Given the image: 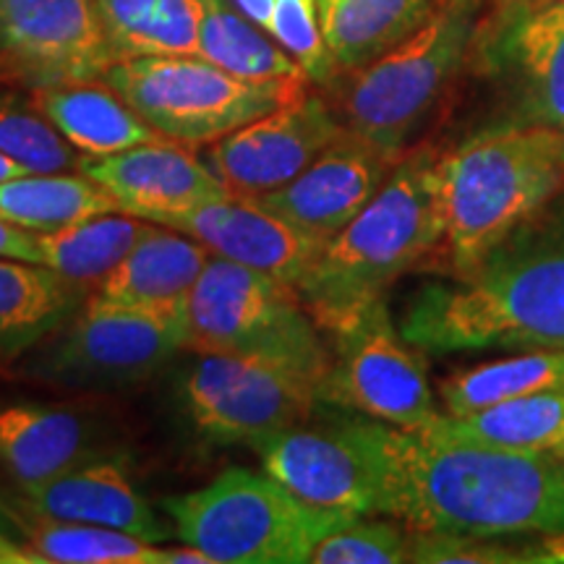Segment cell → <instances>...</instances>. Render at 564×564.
Wrapping results in <instances>:
<instances>
[{
	"mask_svg": "<svg viewBox=\"0 0 564 564\" xmlns=\"http://www.w3.org/2000/svg\"><path fill=\"white\" fill-rule=\"evenodd\" d=\"M544 6H564V0H494L491 11H533Z\"/></svg>",
	"mask_w": 564,
	"mask_h": 564,
	"instance_id": "ab89813d",
	"label": "cell"
},
{
	"mask_svg": "<svg viewBox=\"0 0 564 564\" xmlns=\"http://www.w3.org/2000/svg\"><path fill=\"white\" fill-rule=\"evenodd\" d=\"M188 348L186 301L162 308L84 306L40 358L37 371L68 384H121Z\"/></svg>",
	"mask_w": 564,
	"mask_h": 564,
	"instance_id": "7c38bea8",
	"label": "cell"
},
{
	"mask_svg": "<svg viewBox=\"0 0 564 564\" xmlns=\"http://www.w3.org/2000/svg\"><path fill=\"white\" fill-rule=\"evenodd\" d=\"M162 564H215L202 549L183 546V549H162Z\"/></svg>",
	"mask_w": 564,
	"mask_h": 564,
	"instance_id": "74e56055",
	"label": "cell"
},
{
	"mask_svg": "<svg viewBox=\"0 0 564 564\" xmlns=\"http://www.w3.org/2000/svg\"><path fill=\"white\" fill-rule=\"evenodd\" d=\"M0 152L30 173H61L74 162L61 131L47 118L17 108H0Z\"/></svg>",
	"mask_w": 564,
	"mask_h": 564,
	"instance_id": "836d02e7",
	"label": "cell"
},
{
	"mask_svg": "<svg viewBox=\"0 0 564 564\" xmlns=\"http://www.w3.org/2000/svg\"><path fill=\"white\" fill-rule=\"evenodd\" d=\"M564 390V350H514L474 369L442 379L440 400L447 415H468L539 392Z\"/></svg>",
	"mask_w": 564,
	"mask_h": 564,
	"instance_id": "83f0119b",
	"label": "cell"
},
{
	"mask_svg": "<svg viewBox=\"0 0 564 564\" xmlns=\"http://www.w3.org/2000/svg\"><path fill=\"white\" fill-rule=\"evenodd\" d=\"M314 564H400L411 562V531L384 520L356 518L316 544Z\"/></svg>",
	"mask_w": 564,
	"mask_h": 564,
	"instance_id": "1f68e13d",
	"label": "cell"
},
{
	"mask_svg": "<svg viewBox=\"0 0 564 564\" xmlns=\"http://www.w3.org/2000/svg\"><path fill=\"white\" fill-rule=\"evenodd\" d=\"M150 223L186 232L215 257L251 267L293 288L312 270L324 249L319 238L295 228L257 199L236 194L188 209L160 212L150 217Z\"/></svg>",
	"mask_w": 564,
	"mask_h": 564,
	"instance_id": "2e32d148",
	"label": "cell"
},
{
	"mask_svg": "<svg viewBox=\"0 0 564 564\" xmlns=\"http://www.w3.org/2000/svg\"><path fill=\"white\" fill-rule=\"evenodd\" d=\"M79 171L100 183L121 212L141 220L230 196L209 165L171 139L144 141L108 158H87L79 162Z\"/></svg>",
	"mask_w": 564,
	"mask_h": 564,
	"instance_id": "ac0fdd59",
	"label": "cell"
},
{
	"mask_svg": "<svg viewBox=\"0 0 564 564\" xmlns=\"http://www.w3.org/2000/svg\"><path fill=\"white\" fill-rule=\"evenodd\" d=\"M74 306V282L45 264L0 257V364L51 337Z\"/></svg>",
	"mask_w": 564,
	"mask_h": 564,
	"instance_id": "7402d4cb",
	"label": "cell"
},
{
	"mask_svg": "<svg viewBox=\"0 0 564 564\" xmlns=\"http://www.w3.org/2000/svg\"><path fill=\"white\" fill-rule=\"evenodd\" d=\"M183 544L215 564H303L322 539L361 514L303 502L270 474L225 470L209 486L165 499Z\"/></svg>",
	"mask_w": 564,
	"mask_h": 564,
	"instance_id": "5b68a950",
	"label": "cell"
},
{
	"mask_svg": "<svg viewBox=\"0 0 564 564\" xmlns=\"http://www.w3.org/2000/svg\"><path fill=\"white\" fill-rule=\"evenodd\" d=\"M343 133L345 123L319 97L301 95L217 139L207 152V165L230 194L257 199L291 183Z\"/></svg>",
	"mask_w": 564,
	"mask_h": 564,
	"instance_id": "5bb4252c",
	"label": "cell"
},
{
	"mask_svg": "<svg viewBox=\"0 0 564 564\" xmlns=\"http://www.w3.org/2000/svg\"><path fill=\"white\" fill-rule=\"evenodd\" d=\"M476 53L507 89L512 121L564 131V6L491 11Z\"/></svg>",
	"mask_w": 564,
	"mask_h": 564,
	"instance_id": "9a60e30c",
	"label": "cell"
},
{
	"mask_svg": "<svg viewBox=\"0 0 564 564\" xmlns=\"http://www.w3.org/2000/svg\"><path fill=\"white\" fill-rule=\"evenodd\" d=\"M183 400L207 440L257 444L306 421L322 403V379L272 358L202 352L186 373Z\"/></svg>",
	"mask_w": 564,
	"mask_h": 564,
	"instance_id": "9c48e42d",
	"label": "cell"
},
{
	"mask_svg": "<svg viewBox=\"0 0 564 564\" xmlns=\"http://www.w3.org/2000/svg\"><path fill=\"white\" fill-rule=\"evenodd\" d=\"M150 228V220L126 215V212H110V215L89 217L68 228L40 232L42 264L74 285L97 288Z\"/></svg>",
	"mask_w": 564,
	"mask_h": 564,
	"instance_id": "f546056e",
	"label": "cell"
},
{
	"mask_svg": "<svg viewBox=\"0 0 564 564\" xmlns=\"http://www.w3.org/2000/svg\"><path fill=\"white\" fill-rule=\"evenodd\" d=\"M0 562H37V556L32 554V549H24L0 531Z\"/></svg>",
	"mask_w": 564,
	"mask_h": 564,
	"instance_id": "f35d334b",
	"label": "cell"
},
{
	"mask_svg": "<svg viewBox=\"0 0 564 564\" xmlns=\"http://www.w3.org/2000/svg\"><path fill=\"white\" fill-rule=\"evenodd\" d=\"M102 82L162 139L186 147L228 137L306 95V84L246 82L199 55L118 61Z\"/></svg>",
	"mask_w": 564,
	"mask_h": 564,
	"instance_id": "ba28073f",
	"label": "cell"
},
{
	"mask_svg": "<svg viewBox=\"0 0 564 564\" xmlns=\"http://www.w3.org/2000/svg\"><path fill=\"white\" fill-rule=\"evenodd\" d=\"M316 3H322V0H316Z\"/></svg>",
	"mask_w": 564,
	"mask_h": 564,
	"instance_id": "7bdbcfd3",
	"label": "cell"
},
{
	"mask_svg": "<svg viewBox=\"0 0 564 564\" xmlns=\"http://www.w3.org/2000/svg\"><path fill=\"white\" fill-rule=\"evenodd\" d=\"M0 257L42 264L40 232L19 228V225H13L0 217Z\"/></svg>",
	"mask_w": 564,
	"mask_h": 564,
	"instance_id": "d590c367",
	"label": "cell"
},
{
	"mask_svg": "<svg viewBox=\"0 0 564 564\" xmlns=\"http://www.w3.org/2000/svg\"><path fill=\"white\" fill-rule=\"evenodd\" d=\"M434 0H322L319 21L335 66L358 70L413 34Z\"/></svg>",
	"mask_w": 564,
	"mask_h": 564,
	"instance_id": "cb8c5ba5",
	"label": "cell"
},
{
	"mask_svg": "<svg viewBox=\"0 0 564 564\" xmlns=\"http://www.w3.org/2000/svg\"><path fill=\"white\" fill-rule=\"evenodd\" d=\"M267 32L299 61L308 79H333L337 66L327 51V42H324L316 0H274L272 21Z\"/></svg>",
	"mask_w": 564,
	"mask_h": 564,
	"instance_id": "d6a6232c",
	"label": "cell"
},
{
	"mask_svg": "<svg viewBox=\"0 0 564 564\" xmlns=\"http://www.w3.org/2000/svg\"><path fill=\"white\" fill-rule=\"evenodd\" d=\"M40 108L61 137L87 158H108L160 137L110 87H91L89 82L47 87Z\"/></svg>",
	"mask_w": 564,
	"mask_h": 564,
	"instance_id": "603a6c76",
	"label": "cell"
},
{
	"mask_svg": "<svg viewBox=\"0 0 564 564\" xmlns=\"http://www.w3.org/2000/svg\"><path fill=\"white\" fill-rule=\"evenodd\" d=\"M333 335V364L322 384V403H333L398 429H421L440 411L426 364L392 322L379 299Z\"/></svg>",
	"mask_w": 564,
	"mask_h": 564,
	"instance_id": "30bf717a",
	"label": "cell"
},
{
	"mask_svg": "<svg viewBox=\"0 0 564 564\" xmlns=\"http://www.w3.org/2000/svg\"><path fill=\"white\" fill-rule=\"evenodd\" d=\"M24 497L34 518L116 528L150 544L171 535L116 460L95 457L37 489L24 491Z\"/></svg>",
	"mask_w": 564,
	"mask_h": 564,
	"instance_id": "d6986e66",
	"label": "cell"
},
{
	"mask_svg": "<svg viewBox=\"0 0 564 564\" xmlns=\"http://www.w3.org/2000/svg\"><path fill=\"white\" fill-rule=\"evenodd\" d=\"M37 562L55 564H162V546L116 528L34 518L26 528Z\"/></svg>",
	"mask_w": 564,
	"mask_h": 564,
	"instance_id": "4dcf8cb0",
	"label": "cell"
},
{
	"mask_svg": "<svg viewBox=\"0 0 564 564\" xmlns=\"http://www.w3.org/2000/svg\"><path fill=\"white\" fill-rule=\"evenodd\" d=\"M232 3L241 9L246 17H249L253 24H259L262 30H267L272 21V11H274V0H232Z\"/></svg>",
	"mask_w": 564,
	"mask_h": 564,
	"instance_id": "8d00e7d4",
	"label": "cell"
},
{
	"mask_svg": "<svg viewBox=\"0 0 564 564\" xmlns=\"http://www.w3.org/2000/svg\"><path fill=\"white\" fill-rule=\"evenodd\" d=\"M394 165V154L345 129L306 171L257 202L327 243L373 199Z\"/></svg>",
	"mask_w": 564,
	"mask_h": 564,
	"instance_id": "e0dca14e",
	"label": "cell"
},
{
	"mask_svg": "<svg viewBox=\"0 0 564 564\" xmlns=\"http://www.w3.org/2000/svg\"><path fill=\"white\" fill-rule=\"evenodd\" d=\"M442 249L463 274L564 186V131L505 121L434 162Z\"/></svg>",
	"mask_w": 564,
	"mask_h": 564,
	"instance_id": "3957f363",
	"label": "cell"
},
{
	"mask_svg": "<svg viewBox=\"0 0 564 564\" xmlns=\"http://www.w3.org/2000/svg\"><path fill=\"white\" fill-rule=\"evenodd\" d=\"M0 61L37 87L102 79L112 66L95 0H0Z\"/></svg>",
	"mask_w": 564,
	"mask_h": 564,
	"instance_id": "4fadbf2b",
	"label": "cell"
},
{
	"mask_svg": "<svg viewBox=\"0 0 564 564\" xmlns=\"http://www.w3.org/2000/svg\"><path fill=\"white\" fill-rule=\"evenodd\" d=\"M400 333L419 350H564V186L474 270L423 285Z\"/></svg>",
	"mask_w": 564,
	"mask_h": 564,
	"instance_id": "7a4b0ae2",
	"label": "cell"
},
{
	"mask_svg": "<svg viewBox=\"0 0 564 564\" xmlns=\"http://www.w3.org/2000/svg\"><path fill=\"white\" fill-rule=\"evenodd\" d=\"M251 447L267 474L303 502L364 518L382 512V421L358 415L319 429L299 423Z\"/></svg>",
	"mask_w": 564,
	"mask_h": 564,
	"instance_id": "8fae6325",
	"label": "cell"
},
{
	"mask_svg": "<svg viewBox=\"0 0 564 564\" xmlns=\"http://www.w3.org/2000/svg\"><path fill=\"white\" fill-rule=\"evenodd\" d=\"M564 455V453H562ZM546 549V564H560L564 562V539H554V541H544Z\"/></svg>",
	"mask_w": 564,
	"mask_h": 564,
	"instance_id": "b9f144b4",
	"label": "cell"
},
{
	"mask_svg": "<svg viewBox=\"0 0 564 564\" xmlns=\"http://www.w3.org/2000/svg\"><path fill=\"white\" fill-rule=\"evenodd\" d=\"M382 512L413 533L564 539V455L510 453L382 421Z\"/></svg>",
	"mask_w": 564,
	"mask_h": 564,
	"instance_id": "6da1fadb",
	"label": "cell"
},
{
	"mask_svg": "<svg viewBox=\"0 0 564 564\" xmlns=\"http://www.w3.org/2000/svg\"><path fill=\"white\" fill-rule=\"evenodd\" d=\"M481 17L484 0H434L419 30L356 70L345 129L398 158L476 47Z\"/></svg>",
	"mask_w": 564,
	"mask_h": 564,
	"instance_id": "8992f818",
	"label": "cell"
},
{
	"mask_svg": "<svg viewBox=\"0 0 564 564\" xmlns=\"http://www.w3.org/2000/svg\"><path fill=\"white\" fill-rule=\"evenodd\" d=\"M30 171H26L24 165H19L17 160H11L9 154L0 152V183L3 181H11V178H19V175H26Z\"/></svg>",
	"mask_w": 564,
	"mask_h": 564,
	"instance_id": "60d3db41",
	"label": "cell"
},
{
	"mask_svg": "<svg viewBox=\"0 0 564 564\" xmlns=\"http://www.w3.org/2000/svg\"><path fill=\"white\" fill-rule=\"evenodd\" d=\"M82 415L61 405L13 403L0 411V463L32 491L51 478L95 460Z\"/></svg>",
	"mask_w": 564,
	"mask_h": 564,
	"instance_id": "44dd1931",
	"label": "cell"
},
{
	"mask_svg": "<svg viewBox=\"0 0 564 564\" xmlns=\"http://www.w3.org/2000/svg\"><path fill=\"white\" fill-rule=\"evenodd\" d=\"M188 348L299 366L327 379L333 350L299 291L230 259L212 257L186 299Z\"/></svg>",
	"mask_w": 564,
	"mask_h": 564,
	"instance_id": "52a82bcc",
	"label": "cell"
},
{
	"mask_svg": "<svg viewBox=\"0 0 564 564\" xmlns=\"http://www.w3.org/2000/svg\"><path fill=\"white\" fill-rule=\"evenodd\" d=\"M110 212L121 207L87 175L26 173L0 183V217L34 232H53Z\"/></svg>",
	"mask_w": 564,
	"mask_h": 564,
	"instance_id": "f1b7e54d",
	"label": "cell"
},
{
	"mask_svg": "<svg viewBox=\"0 0 564 564\" xmlns=\"http://www.w3.org/2000/svg\"><path fill=\"white\" fill-rule=\"evenodd\" d=\"M411 562L419 564H528L544 562L546 549L514 546L505 539H476V535L411 533Z\"/></svg>",
	"mask_w": 564,
	"mask_h": 564,
	"instance_id": "e575fe53",
	"label": "cell"
},
{
	"mask_svg": "<svg viewBox=\"0 0 564 564\" xmlns=\"http://www.w3.org/2000/svg\"><path fill=\"white\" fill-rule=\"evenodd\" d=\"M202 6L199 58L246 82H308L299 61L278 40L259 32V24L238 13L241 9L230 0H202Z\"/></svg>",
	"mask_w": 564,
	"mask_h": 564,
	"instance_id": "4316f807",
	"label": "cell"
},
{
	"mask_svg": "<svg viewBox=\"0 0 564 564\" xmlns=\"http://www.w3.org/2000/svg\"><path fill=\"white\" fill-rule=\"evenodd\" d=\"M436 154L415 152L345 228L324 243L295 285L319 329L335 333L442 243Z\"/></svg>",
	"mask_w": 564,
	"mask_h": 564,
	"instance_id": "277c9868",
	"label": "cell"
},
{
	"mask_svg": "<svg viewBox=\"0 0 564 564\" xmlns=\"http://www.w3.org/2000/svg\"><path fill=\"white\" fill-rule=\"evenodd\" d=\"M434 432L510 453H564V390L539 392L468 415L440 413Z\"/></svg>",
	"mask_w": 564,
	"mask_h": 564,
	"instance_id": "484cf974",
	"label": "cell"
},
{
	"mask_svg": "<svg viewBox=\"0 0 564 564\" xmlns=\"http://www.w3.org/2000/svg\"><path fill=\"white\" fill-rule=\"evenodd\" d=\"M112 63L199 55L202 0H95Z\"/></svg>",
	"mask_w": 564,
	"mask_h": 564,
	"instance_id": "d4e9b609",
	"label": "cell"
},
{
	"mask_svg": "<svg viewBox=\"0 0 564 564\" xmlns=\"http://www.w3.org/2000/svg\"><path fill=\"white\" fill-rule=\"evenodd\" d=\"M215 257L186 232L152 223L123 262L95 288L87 306L162 308L188 299L204 267Z\"/></svg>",
	"mask_w": 564,
	"mask_h": 564,
	"instance_id": "ffe728a7",
	"label": "cell"
}]
</instances>
